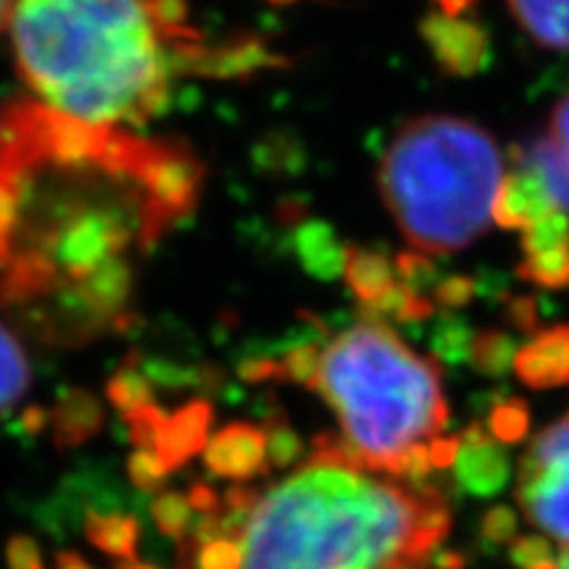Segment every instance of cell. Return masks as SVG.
I'll return each mask as SVG.
<instances>
[{
  "label": "cell",
  "mask_w": 569,
  "mask_h": 569,
  "mask_svg": "<svg viewBox=\"0 0 569 569\" xmlns=\"http://www.w3.org/2000/svg\"><path fill=\"white\" fill-rule=\"evenodd\" d=\"M198 188L184 148L13 103L0 119V311L56 343L111 330L138 261Z\"/></svg>",
  "instance_id": "cell-1"
},
{
  "label": "cell",
  "mask_w": 569,
  "mask_h": 569,
  "mask_svg": "<svg viewBox=\"0 0 569 569\" xmlns=\"http://www.w3.org/2000/svg\"><path fill=\"white\" fill-rule=\"evenodd\" d=\"M9 32L38 103L117 130L151 122L177 71L211 63L184 0H17Z\"/></svg>",
  "instance_id": "cell-2"
},
{
  "label": "cell",
  "mask_w": 569,
  "mask_h": 569,
  "mask_svg": "<svg viewBox=\"0 0 569 569\" xmlns=\"http://www.w3.org/2000/svg\"><path fill=\"white\" fill-rule=\"evenodd\" d=\"M451 528L443 493L361 467L322 432L290 475L259 490L243 569H422Z\"/></svg>",
  "instance_id": "cell-3"
},
{
  "label": "cell",
  "mask_w": 569,
  "mask_h": 569,
  "mask_svg": "<svg viewBox=\"0 0 569 569\" xmlns=\"http://www.w3.org/2000/svg\"><path fill=\"white\" fill-rule=\"evenodd\" d=\"M256 377L309 388L340 425L338 440L361 467L403 482H425L457 465L459 438H446L451 409L440 367L417 353L382 319L322 332Z\"/></svg>",
  "instance_id": "cell-4"
},
{
  "label": "cell",
  "mask_w": 569,
  "mask_h": 569,
  "mask_svg": "<svg viewBox=\"0 0 569 569\" xmlns=\"http://www.w3.org/2000/svg\"><path fill=\"white\" fill-rule=\"evenodd\" d=\"M382 203L411 251H465L493 222L503 153L480 124L448 113L409 119L388 142L380 172Z\"/></svg>",
  "instance_id": "cell-5"
},
{
  "label": "cell",
  "mask_w": 569,
  "mask_h": 569,
  "mask_svg": "<svg viewBox=\"0 0 569 569\" xmlns=\"http://www.w3.org/2000/svg\"><path fill=\"white\" fill-rule=\"evenodd\" d=\"M517 503L532 528L569 543V411L530 440L519 461Z\"/></svg>",
  "instance_id": "cell-6"
},
{
  "label": "cell",
  "mask_w": 569,
  "mask_h": 569,
  "mask_svg": "<svg viewBox=\"0 0 569 569\" xmlns=\"http://www.w3.org/2000/svg\"><path fill=\"white\" fill-rule=\"evenodd\" d=\"M419 32L430 53L436 56L438 67L453 77H475L493 61V46L486 27L472 19L430 13Z\"/></svg>",
  "instance_id": "cell-7"
},
{
  "label": "cell",
  "mask_w": 569,
  "mask_h": 569,
  "mask_svg": "<svg viewBox=\"0 0 569 569\" xmlns=\"http://www.w3.org/2000/svg\"><path fill=\"white\" fill-rule=\"evenodd\" d=\"M517 274L540 288H569V217L553 209L522 232Z\"/></svg>",
  "instance_id": "cell-8"
},
{
  "label": "cell",
  "mask_w": 569,
  "mask_h": 569,
  "mask_svg": "<svg viewBox=\"0 0 569 569\" xmlns=\"http://www.w3.org/2000/svg\"><path fill=\"white\" fill-rule=\"evenodd\" d=\"M511 161L530 167L543 180L553 206L569 217V92L553 106L549 132L511 148Z\"/></svg>",
  "instance_id": "cell-9"
},
{
  "label": "cell",
  "mask_w": 569,
  "mask_h": 569,
  "mask_svg": "<svg viewBox=\"0 0 569 569\" xmlns=\"http://www.w3.org/2000/svg\"><path fill=\"white\" fill-rule=\"evenodd\" d=\"M206 467L211 475L234 486H248L256 478H264L272 469L269 461V436L261 427L234 422L206 446Z\"/></svg>",
  "instance_id": "cell-10"
},
{
  "label": "cell",
  "mask_w": 569,
  "mask_h": 569,
  "mask_svg": "<svg viewBox=\"0 0 569 569\" xmlns=\"http://www.w3.org/2000/svg\"><path fill=\"white\" fill-rule=\"evenodd\" d=\"M553 209L557 206H553L543 180L525 163L511 161V172L503 177L496 193L493 222L503 230L525 232Z\"/></svg>",
  "instance_id": "cell-11"
},
{
  "label": "cell",
  "mask_w": 569,
  "mask_h": 569,
  "mask_svg": "<svg viewBox=\"0 0 569 569\" xmlns=\"http://www.w3.org/2000/svg\"><path fill=\"white\" fill-rule=\"evenodd\" d=\"M515 372L525 386L536 390L569 386V325L538 332L528 343L519 346Z\"/></svg>",
  "instance_id": "cell-12"
},
{
  "label": "cell",
  "mask_w": 569,
  "mask_h": 569,
  "mask_svg": "<svg viewBox=\"0 0 569 569\" xmlns=\"http://www.w3.org/2000/svg\"><path fill=\"white\" fill-rule=\"evenodd\" d=\"M453 467H457L461 486L480 496L501 488L509 475L507 457L482 425H469L465 436L459 438V457Z\"/></svg>",
  "instance_id": "cell-13"
},
{
  "label": "cell",
  "mask_w": 569,
  "mask_h": 569,
  "mask_svg": "<svg viewBox=\"0 0 569 569\" xmlns=\"http://www.w3.org/2000/svg\"><path fill=\"white\" fill-rule=\"evenodd\" d=\"M211 411L203 403H193L177 411L172 419L163 417V425L156 436L153 453L156 459L167 467V472L188 465L190 457H196L206 443V432H209ZM151 451V448H148Z\"/></svg>",
  "instance_id": "cell-14"
},
{
  "label": "cell",
  "mask_w": 569,
  "mask_h": 569,
  "mask_svg": "<svg viewBox=\"0 0 569 569\" xmlns=\"http://www.w3.org/2000/svg\"><path fill=\"white\" fill-rule=\"evenodd\" d=\"M511 17L538 46L569 51V0H507Z\"/></svg>",
  "instance_id": "cell-15"
},
{
  "label": "cell",
  "mask_w": 569,
  "mask_h": 569,
  "mask_svg": "<svg viewBox=\"0 0 569 569\" xmlns=\"http://www.w3.org/2000/svg\"><path fill=\"white\" fill-rule=\"evenodd\" d=\"M84 538L106 557L134 561L140 546V522L122 511H96L84 517Z\"/></svg>",
  "instance_id": "cell-16"
},
{
  "label": "cell",
  "mask_w": 569,
  "mask_h": 569,
  "mask_svg": "<svg viewBox=\"0 0 569 569\" xmlns=\"http://www.w3.org/2000/svg\"><path fill=\"white\" fill-rule=\"evenodd\" d=\"M32 388V367L24 346L0 322V417L11 415Z\"/></svg>",
  "instance_id": "cell-17"
},
{
  "label": "cell",
  "mask_w": 569,
  "mask_h": 569,
  "mask_svg": "<svg viewBox=\"0 0 569 569\" xmlns=\"http://www.w3.org/2000/svg\"><path fill=\"white\" fill-rule=\"evenodd\" d=\"M151 517L163 536L177 540L190 538V532L196 528V509L190 503L188 493H180V490H167V493L156 496L151 503Z\"/></svg>",
  "instance_id": "cell-18"
},
{
  "label": "cell",
  "mask_w": 569,
  "mask_h": 569,
  "mask_svg": "<svg viewBox=\"0 0 569 569\" xmlns=\"http://www.w3.org/2000/svg\"><path fill=\"white\" fill-rule=\"evenodd\" d=\"M519 346L515 338L503 330H488L480 332V336L472 338V346H469V361L486 375H503L509 367H515V356Z\"/></svg>",
  "instance_id": "cell-19"
},
{
  "label": "cell",
  "mask_w": 569,
  "mask_h": 569,
  "mask_svg": "<svg viewBox=\"0 0 569 569\" xmlns=\"http://www.w3.org/2000/svg\"><path fill=\"white\" fill-rule=\"evenodd\" d=\"M101 427V411L90 401H71L56 415V443L80 446Z\"/></svg>",
  "instance_id": "cell-20"
},
{
  "label": "cell",
  "mask_w": 569,
  "mask_h": 569,
  "mask_svg": "<svg viewBox=\"0 0 569 569\" xmlns=\"http://www.w3.org/2000/svg\"><path fill=\"white\" fill-rule=\"evenodd\" d=\"M528 407H525L519 398L498 403V407L490 411L488 419L490 436L501 440V443H517V440H522L525 432H528Z\"/></svg>",
  "instance_id": "cell-21"
},
{
  "label": "cell",
  "mask_w": 569,
  "mask_h": 569,
  "mask_svg": "<svg viewBox=\"0 0 569 569\" xmlns=\"http://www.w3.org/2000/svg\"><path fill=\"white\" fill-rule=\"evenodd\" d=\"M127 472H130V480L134 482V486H138L140 490H148V493L159 490L169 475L167 467L156 459L153 451L132 453L130 465H127Z\"/></svg>",
  "instance_id": "cell-22"
},
{
  "label": "cell",
  "mask_w": 569,
  "mask_h": 569,
  "mask_svg": "<svg viewBox=\"0 0 569 569\" xmlns=\"http://www.w3.org/2000/svg\"><path fill=\"white\" fill-rule=\"evenodd\" d=\"M6 565H9V569H46L38 540L24 536V532L11 536L9 543H6Z\"/></svg>",
  "instance_id": "cell-23"
},
{
  "label": "cell",
  "mask_w": 569,
  "mask_h": 569,
  "mask_svg": "<svg viewBox=\"0 0 569 569\" xmlns=\"http://www.w3.org/2000/svg\"><path fill=\"white\" fill-rule=\"evenodd\" d=\"M475 298V282L465 274L440 277V282L432 290V301L443 306H465Z\"/></svg>",
  "instance_id": "cell-24"
},
{
  "label": "cell",
  "mask_w": 569,
  "mask_h": 569,
  "mask_svg": "<svg viewBox=\"0 0 569 569\" xmlns=\"http://www.w3.org/2000/svg\"><path fill=\"white\" fill-rule=\"evenodd\" d=\"M509 322L517 325L519 330H536L538 325L536 301H532V298H517V301H511Z\"/></svg>",
  "instance_id": "cell-25"
},
{
  "label": "cell",
  "mask_w": 569,
  "mask_h": 569,
  "mask_svg": "<svg viewBox=\"0 0 569 569\" xmlns=\"http://www.w3.org/2000/svg\"><path fill=\"white\" fill-rule=\"evenodd\" d=\"M56 569H92V567L77 551H59L56 553Z\"/></svg>",
  "instance_id": "cell-26"
},
{
  "label": "cell",
  "mask_w": 569,
  "mask_h": 569,
  "mask_svg": "<svg viewBox=\"0 0 569 569\" xmlns=\"http://www.w3.org/2000/svg\"><path fill=\"white\" fill-rule=\"evenodd\" d=\"M440 13H448V17H461L467 9H472L475 0H438Z\"/></svg>",
  "instance_id": "cell-27"
},
{
  "label": "cell",
  "mask_w": 569,
  "mask_h": 569,
  "mask_svg": "<svg viewBox=\"0 0 569 569\" xmlns=\"http://www.w3.org/2000/svg\"><path fill=\"white\" fill-rule=\"evenodd\" d=\"M13 3H17V0H0V32H3V27H9Z\"/></svg>",
  "instance_id": "cell-28"
},
{
  "label": "cell",
  "mask_w": 569,
  "mask_h": 569,
  "mask_svg": "<svg viewBox=\"0 0 569 569\" xmlns=\"http://www.w3.org/2000/svg\"><path fill=\"white\" fill-rule=\"evenodd\" d=\"M553 569H569V549H565L553 559Z\"/></svg>",
  "instance_id": "cell-29"
},
{
  "label": "cell",
  "mask_w": 569,
  "mask_h": 569,
  "mask_svg": "<svg viewBox=\"0 0 569 569\" xmlns=\"http://www.w3.org/2000/svg\"><path fill=\"white\" fill-rule=\"evenodd\" d=\"M119 569H159V567H151V565H134V561H130V565L119 567Z\"/></svg>",
  "instance_id": "cell-30"
}]
</instances>
